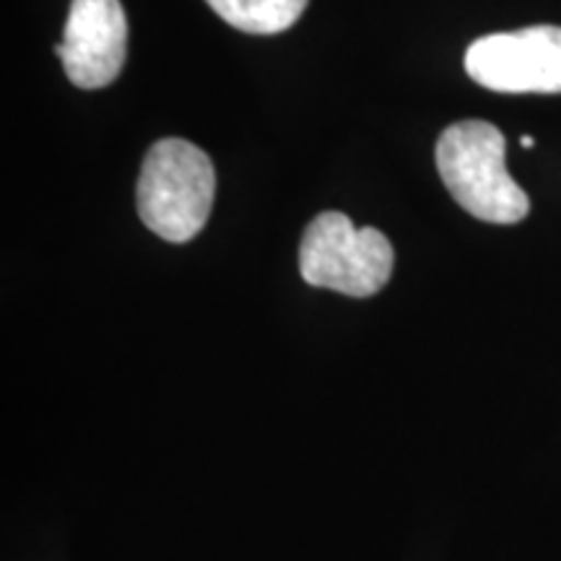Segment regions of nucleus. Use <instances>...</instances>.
Returning a JSON list of instances; mask_svg holds the SVG:
<instances>
[{
    "label": "nucleus",
    "mask_w": 561,
    "mask_h": 561,
    "mask_svg": "<svg viewBox=\"0 0 561 561\" xmlns=\"http://www.w3.org/2000/svg\"><path fill=\"white\" fill-rule=\"evenodd\" d=\"M504 153L507 140L486 121L450 125L434 151L439 178L458 206L489 224H517L530 210L528 195L510 178Z\"/></svg>",
    "instance_id": "f257e3e1"
},
{
    "label": "nucleus",
    "mask_w": 561,
    "mask_h": 561,
    "mask_svg": "<svg viewBox=\"0 0 561 561\" xmlns=\"http://www.w3.org/2000/svg\"><path fill=\"white\" fill-rule=\"evenodd\" d=\"M136 195L140 221L153 234L174 244L191 242L214 208V164L191 140L161 138L146 153Z\"/></svg>",
    "instance_id": "f03ea898"
},
{
    "label": "nucleus",
    "mask_w": 561,
    "mask_h": 561,
    "mask_svg": "<svg viewBox=\"0 0 561 561\" xmlns=\"http://www.w3.org/2000/svg\"><path fill=\"white\" fill-rule=\"evenodd\" d=\"M392 263L388 237L375 227H354L341 210L314 216L299 242L301 278L346 297H375L390 280Z\"/></svg>",
    "instance_id": "7ed1b4c3"
},
{
    "label": "nucleus",
    "mask_w": 561,
    "mask_h": 561,
    "mask_svg": "<svg viewBox=\"0 0 561 561\" xmlns=\"http://www.w3.org/2000/svg\"><path fill=\"white\" fill-rule=\"evenodd\" d=\"M466 73L500 94H561V26L479 37L466 53Z\"/></svg>",
    "instance_id": "20e7f679"
},
{
    "label": "nucleus",
    "mask_w": 561,
    "mask_h": 561,
    "mask_svg": "<svg viewBox=\"0 0 561 561\" xmlns=\"http://www.w3.org/2000/svg\"><path fill=\"white\" fill-rule=\"evenodd\" d=\"M55 55L79 89L110 87L128 55V21L121 0H73Z\"/></svg>",
    "instance_id": "39448f33"
},
{
    "label": "nucleus",
    "mask_w": 561,
    "mask_h": 561,
    "mask_svg": "<svg viewBox=\"0 0 561 561\" xmlns=\"http://www.w3.org/2000/svg\"><path fill=\"white\" fill-rule=\"evenodd\" d=\"M234 30L248 34H278L297 24L307 0H206Z\"/></svg>",
    "instance_id": "423d86ee"
},
{
    "label": "nucleus",
    "mask_w": 561,
    "mask_h": 561,
    "mask_svg": "<svg viewBox=\"0 0 561 561\" xmlns=\"http://www.w3.org/2000/svg\"><path fill=\"white\" fill-rule=\"evenodd\" d=\"M520 146H523V149H533V146H536V138L523 136V138H520Z\"/></svg>",
    "instance_id": "0eeeda50"
}]
</instances>
